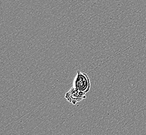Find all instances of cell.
<instances>
[{
    "instance_id": "obj_1",
    "label": "cell",
    "mask_w": 146,
    "mask_h": 135,
    "mask_svg": "<svg viewBox=\"0 0 146 135\" xmlns=\"http://www.w3.org/2000/svg\"><path fill=\"white\" fill-rule=\"evenodd\" d=\"M73 87L85 93L90 90L91 83L89 76L86 73H82L80 71L77 72V75L73 82Z\"/></svg>"
},
{
    "instance_id": "obj_2",
    "label": "cell",
    "mask_w": 146,
    "mask_h": 135,
    "mask_svg": "<svg viewBox=\"0 0 146 135\" xmlns=\"http://www.w3.org/2000/svg\"><path fill=\"white\" fill-rule=\"evenodd\" d=\"M86 93L73 87L66 93L65 98L73 104H76L78 102L82 101L86 98Z\"/></svg>"
}]
</instances>
